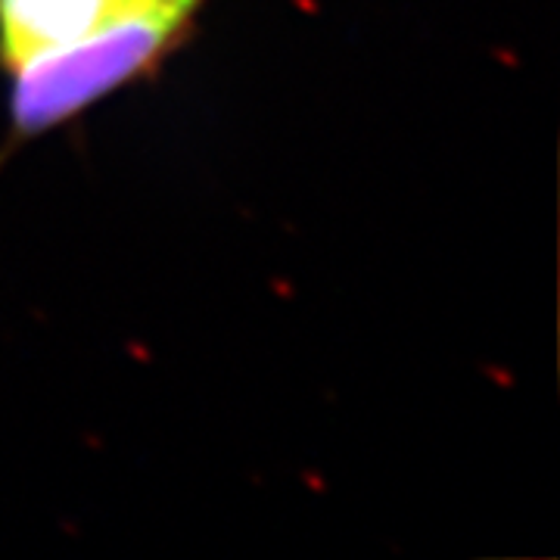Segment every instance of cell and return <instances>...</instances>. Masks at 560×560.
Wrapping results in <instances>:
<instances>
[{
  "label": "cell",
  "mask_w": 560,
  "mask_h": 560,
  "mask_svg": "<svg viewBox=\"0 0 560 560\" xmlns=\"http://www.w3.org/2000/svg\"><path fill=\"white\" fill-rule=\"evenodd\" d=\"M200 0H135L84 38L20 62L13 119L22 131L75 116L160 54Z\"/></svg>",
  "instance_id": "1"
},
{
  "label": "cell",
  "mask_w": 560,
  "mask_h": 560,
  "mask_svg": "<svg viewBox=\"0 0 560 560\" xmlns=\"http://www.w3.org/2000/svg\"><path fill=\"white\" fill-rule=\"evenodd\" d=\"M135 0H0V54L10 69L84 38Z\"/></svg>",
  "instance_id": "2"
}]
</instances>
